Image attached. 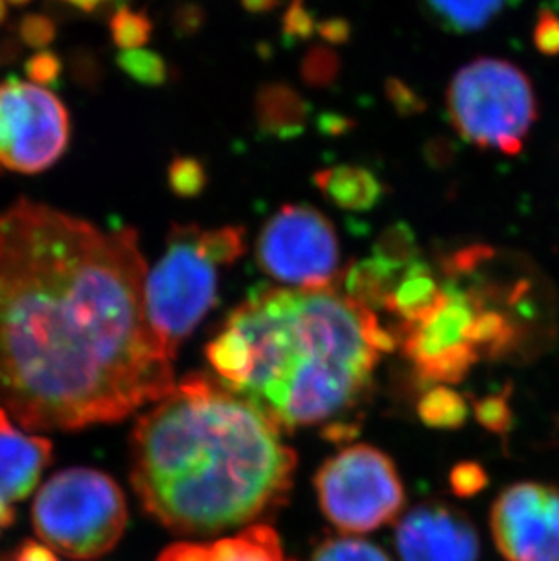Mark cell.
<instances>
[{"mask_svg": "<svg viewBox=\"0 0 559 561\" xmlns=\"http://www.w3.org/2000/svg\"><path fill=\"white\" fill-rule=\"evenodd\" d=\"M146 275L133 229L24 198L0 213V409L24 430L75 431L168 397Z\"/></svg>", "mask_w": 559, "mask_h": 561, "instance_id": "cell-1", "label": "cell"}, {"mask_svg": "<svg viewBox=\"0 0 559 561\" xmlns=\"http://www.w3.org/2000/svg\"><path fill=\"white\" fill-rule=\"evenodd\" d=\"M296 455L259 408L204 376L174 386L133 431L132 483L168 529L209 535L289 493Z\"/></svg>", "mask_w": 559, "mask_h": 561, "instance_id": "cell-2", "label": "cell"}, {"mask_svg": "<svg viewBox=\"0 0 559 561\" xmlns=\"http://www.w3.org/2000/svg\"><path fill=\"white\" fill-rule=\"evenodd\" d=\"M395 347L376 312L334 287H271L231 312L207 358L229 391L293 431L354 408Z\"/></svg>", "mask_w": 559, "mask_h": 561, "instance_id": "cell-3", "label": "cell"}, {"mask_svg": "<svg viewBox=\"0 0 559 561\" xmlns=\"http://www.w3.org/2000/svg\"><path fill=\"white\" fill-rule=\"evenodd\" d=\"M32 522L49 549L73 560H96L112 551L126 530V496L106 472L71 467L41 488Z\"/></svg>", "mask_w": 559, "mask_h": 561, "instance_id": "cell-4", "label": "cell"}, {"mask_svg": "<svg viewBox=\"0 0 559 561\" xmlns=\"http://www.w3.org/2000/svg\"><path fill=\"white\" fill-rule=\"evenodd\" d=\"M448 117L459 137L506 157L522 153L538 118V99L522 68L481 57L465 64L447 90Z\"/></svg>", "mask_w": 559, "mask_h": 561, "instance_id": "cell-5", "label": "cell"}, {"mask_svg": "<svg viewBox=\"0 0 559 561\" xmlns=\"http://www.w3.org/2000/svg\"><path fill=\"white\" fill-rule=\"evenodd\" d=\"M198 233L196 226H174L168 251L146 275V318L171 360L217 302L220 265L202 250Z\"/></svg>", "mask_w": 559, "mask_h": 561, "instance_id": "cell-6", "label": "cell"}, {"mask_svg": "<svg viewBox=\"0 0 559 561\" xmlns=\"http://www.w3.org/2000/svg\"><path fill=\"white\" fill-rule=\"evenodd\" d=\"M318 502L343 533H369L400 514L406 493L389 456L370 445H353L318 471Z\"/></svg>", "mask_w": 559, "mask_h": 561, "instance_id": "cell-7", "label": "cell"}, {"mask_svg": "<svg viewBox=\"0 0 559 561\" xmlns=\"http://www.w3.org/2000/svg\"><path fill=\"white\" fill-rule=\"evenodd\" d=\"M256 260L271 278L295 289L334 287L340 245L328 217L306 204H287L256 240Z\"/></svg>", "mask_w": 559, "mask_h": 561, "instance_id": "cell-8", "label": "cell"}, {"mask_svg": "<svg viewBox=\"0 0 559 561\" xmlns=\"http://www.w3.org/2000/svg\"><path fill=\"white\" fill-rule=\"evenodd\" d=\"M69 142L68 110L33 80L0 82V165L35 175L49 170Z\"/></svg>", "mask_w": 559, "mask_h": 561, "instance_id": "cell-9", "label": "cell"}, {"mask_svg": "<svg viewBox=\"0 0 559 561\" xmlns=\"http://www.w3.org/2000/svg\"><path fill=\"white\" fill-rule=\"evenodd\" d=\"M491 533L505 561H559V489L517 482L491 508Z\"/></svg>", "mask_w": 559, "mask_h": 561, "instance_id": "cell-10", "label": "cell"}, {"mask_svg": "<svg viewBox=\"0 0 559 561\" xmlns=\"http://www.w3.org/2000/svg\"><path fill=\"white\" fill-rule=\"evenodd\" d=\"M401 561H478L480 538L456 508L429 503L412 508L396 529Z\"/></svg>", "mask_w": 559, "mask_h": 561, "instance_id": "cell-11", "label": "cell"}, {"mask_svg": "<svg viewBox=\"0 0 559 561\" xmlns=\"http://www.w3.org/2000/svg\"><path fill=\"white\" fill-rule=\"evenodd\" d=\"M54 456L44 436L26 435L0 409V535L15 522V505L37 488Z\"/></svg>", "mask_w": 559, "mask_h": 561, "instance_id": "cell-12", "label": "cell"}, {"mask_svg": "<svg viewBox=\"0 0 559 561\" xmlns=\"http://www.w3.org/2000/svg\"><path fill=\"white\" fill-rule=\"evenodd\" d=\"M159 561H284L278 535L267 525H253L235 538L212 543H174Z\"/></svg>", "mask_w": 559, "mask_h": 561, "instance_id": "cell-13", "label": "cell"}, {"mask_svg": "<svg viewBox=\"0 0 559 561\" xmlns=\"http://www.w3.org/2000/svg\"><path fill=\"white\" fill-rule=\"evenodd\" d=\"M444 298V278H440L438 273H434L433 267L418 256L396 276L380 309L391 312L400 323H412L427 317Z\"/></svg>", "mask_w": 559, "mask_h": 561, "instance_id": "cell-14", "label": "cell"}, {"mask_svg": "<svg viewBox=\"0 0 559 561\" xmlns=\"http://www.w3.org/2000/svg\"><path fill=\"white\" fill-rule=\"evenodd\" d=\"M315 184L329 201L347 211H369L381 201V182L360 165H334L318 171Z\"/></svg>", "mask_w": 559, "mask_h": 561, "instance_id": "cell-15", "label": "cell"}, {"mask_svg": "<svg viewBox=\"0 0 559 561\" xmlns=\"http://www.w3.org/2000/svg\"><path fill=\"white\" fill-rule=\"evenodd\" d=\"M440 26L453 33H472L489 26L506 0H423Z\"/></svg>", "mask_w": 559, "mask_h": 561, "instance_id": "cell-16", "label": "cell"}, {"mask_svg": "<svg viewBox=\"0 0 559 561\" xmlns=\"http://www.w3.org/2000/svg\"><path fill=\"white\" fill-rule=\"evenodd\" d=\"M418 411L425 424L442 430L459 427L467 419V403L464 398L447 387H436L425 392Z\"/></svg>", "mask_w": 559, "mask_h": 561, "instance_id": "cell-17", "label": "cell"}, {"mask_svg": "<svg viewBox=\"0 0 559 561\" xmlns=\"http://www.w3.org/2000/svg\"><path fill=\"white\" fill-rule=\"evenodd\" d=\"M124 73L142 85H162L168 77L166 60L146 48L122 49L116 59Z\"/></svg>", "mask_w": 559, "mask_h": 561, "instance_id": "cell-18", "label": "cell"}, {"mask_svg": "<svg viewBox=\"0 0 559 561\" xmlns=\"http://www.w3.org/2000/svg\"><path fill=\"white\" fill-rule=\"evenodd\" d=\"M198 242L209 259L218 265H229L242 256L246 251L243 229L226 226L218 229H201Z\"/></svg>", "mask_w": 559, "mask_h": 561, "instance_id": "cell-19", "label": "cell"}, {"mask_svg": "<svg viewBox=\"0 0 559 561\" xmlns=\"http://www.w3.org/2000/svg\"><path fill=\"white\" fill-rule=\"evenodd\" d=\"M311 561H391L380 547L360 538L329 540L312 554Z\"/></svg>", "mask_w": 559, "mask_h": 561, "instance_id": "cell-20", "label": "cell"}, {"mask_svg": "<svg viewBox=\"0 0 559 561\" xmlns=\"http://www.w3.org/2000/svg\"><path fill=\"white\" fill-rule=\"evenodd\" d=\"M151 30L153 27H151L148 16L138 11L127 10V8L116 11L112 19L113 41L122 49L142 48L151 37Z\"/></svg>", "mask_w": 559, "mask_h": 561, "instance_id": "cell-21", "label": "cell"}, {"mask_svg": "<svg viewBox=\"0 0 559 561\" xmlns=\"http://www.w3.org/2000/svg\"><path fill=\"white\" fill-rule=\"evenodd\" d=\"M373 254L396 264H409L420 256V251L411 229L407 228L406 224H396L384 231L375 244Z\"/></svg>", "mask_w": 559, "mask_h": 561, "instance_id": "cell-22", "label": "cell"}, {"mask_svg": "<svg viewBox=\"0 0 559 561\" xmlns=\"http://www.w3.org/2000/svg\"><path fill=\"white\" fill-rule=\"evenodd\" d=\"M168 181L176 195L191 198V196L201 195L206 187L207 173L198 160L180 157L169 165Z\"/></svg>", "mask_w": 559, "mask_h": 561, "instance_id": "cell-23", "label": "cell"}, {"mask_svg": "<svg viewBox=\"0 0 559 561\" xmlns=\"http://www.w3.org/2000/svg\"><path fill=\"white\" fill-rule=\"evenodd\" d=\"M534 43L545 55H559V15L555 11H541L534 26Z\"/></svg>", "mask_w": 559, "mask_h": 561, "instance_id": "cell-24", "label": "cell"}, {"mask_svg": "<svg viewBox=\"0 0 559 561\" xmlns=\"http://www.w3.org/2000/svg\"><path fill=\"white\" fill-rule=\"evenodd\" d=\"M453 489L459 496H472L487 485L486 471L476 463H461L450 474Z\"/></svg>", "mask_w": 559, "mask_h": 561, "instance_id": "cell-25", "label": "cell"}, {"mask_svg": "<svg viewBox=\"0 0 559 561\" xmlns=\"http://www.w3.org/2000/svg\"><path fill=\"white\" fill-rule=\"evenodd\" d=\"M476 416L489 430L502 431L509 424V408L502 398H487L476 408Z\"/></svg>", "mask_w": 559, "mask_h": 561, "instance_id": "cell-26", "label": "cell"}, {"mask_svg": "<svg viewBox=\"0 0 559 561\" xmlns=\"http://www.w3.org/2000/svg\"><path fill=\"white\" fill-rule=\"evenodd\" d=\"M10 561H58L52 549L41 546L38 541H26L16 549Z\"/></svg>", "mask_w": 559, "mask_h": 561, "instance_id": "cell-27", "label": "cell"}, {"mask_svg": "<svg viewBox=\"0 0 559 561\" xmlns=\"http://www.w3.org/2000/svg\"><path fill=\"white\" fill-rule=\"evenodd\" d=\"M30 75H32L33 82H49V80L54 79L55 75L58 73V64L54 57H46V55H41L37 59L32 60L30 62Z\"/></svg>", "mask_w": 559, "mask_h": 561, "instance_id": "cell-28", "label": "cell"}, {"mask_svg": "<svg viewBox=\"0 0 559 561\" xmlns=\"http://www.w3.org/2000/svg\"><path fill=\"white\" fill-rule=\"evenodd\" d=\"M249 11H267L276 4V0H242Z\"/></svg>", "mask_w": 559, "mask_h": 561, "instance_id": "cell-29", "label": "cell"}, {"mask_svg": "<svg viewBox=\"0 0 559 561\" xmlns=\"http://www.w3.org/2000/svg\"><path fill=\"white\" fill-rule=\"evenodd\" d=\"M69 4L75 5V8H80V10L91 11L99 8L102 2H106V0H66Z\"/></svg>", "mask_w": 559, "mask_h": 561, "instance_id": "cell-30", "label": "cell"}, {"mask_svg": "<svg viewBox=\"0 0 559 561\" xmlns=\"http://www.w3.org/2000/svg\"><path fill=\"white\" fill-rule=\"evenodd\" d=\"M5 16V0H0V24L4 22Z\"/></svg>", "mask_w": 559, "mask_h": 561, "instance_id": "cell-31", "label": "cell"}, {"mask_svg": "<svg viewBox=\"0 0 559 561\" xmlns=\"http://www.w3.org/2000/svg\"><path fill=\"white\" fill-rule=\"evenodd\" d=\"M5 2H11V4H26V2H30V0H5Z\"/></svg>", "mask_w": 559, "mask_h": 561, "instance_id": "cell-32", "label": "cell"}, {"mask_svg": "<svg viewBox=\"0 0 559 561\" xmlns=\"http://www.w3.org/2000/svg\"><path fill=\"white\" fill-rule=\"evenodd\" d=\"M0 561H10V560H5V558L0 557Z\"/></svg>", "mask_w": 559, "mask_h": 561, "instance_id": "cell-33", "label": "cell"}]
</instances>
